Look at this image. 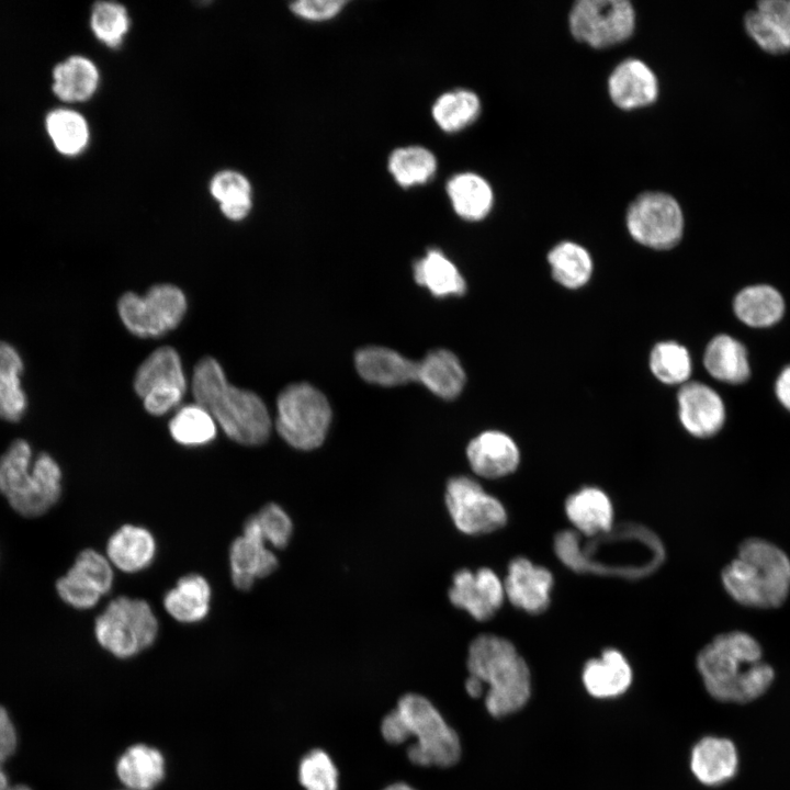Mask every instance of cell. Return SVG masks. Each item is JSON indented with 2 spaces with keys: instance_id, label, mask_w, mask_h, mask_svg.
<instances>
[{
  "instance_id": "cell-32",
  "label": "cell",
  "mask_w": 790,
  "mask_h": 790,
  "mask_svg": "<svg viewBox=\"0 0 790 790\" xmlns=\"http://www.w3.org/2000/svg\"><path fill=\"white\" fill-rule=\"evenodd\" d=\"M447 192L455 213L467 221L483 219L492 210L494 192L486 179L474 172L453 176Z\"/></svg>"
},
{
  "instance_id": "cell-29",
  "label": "cell",
  "mask_w": 790,
  "mask_h": 790,
  "mask_svg": "<svg viewBox=\"0 0 790 790\" xmlns=\"http://www.w3.org/2000/svg\"><path fill=\"white\" fill-rule=\"evenodd\" d=\"M212 589L199 574L181 577L163 597L165 610L181 623H196L210 612Z\"/></svg>"
},
{
  "instance_id": "cell-38",
  "label": "cell",
  "mask_w": 790,
  "mask_h": 790,
  "mask_svg": "<svg viewBox=\"0 0 790 790\" xmlns=\"http://www.w3.org/2000/svg\"><path fill=\"white\" fill-rule=\"evenodd\" d=\"M388 170L402 187L422 184L433 177L437 170V159L425 147H400L391 154Z\"/></svg>"
},
{
  "instance_id": "cell-13",
  "label": "cell",
  "mask_w": 790,
  "mask_h": 790,
  "mask_svg": "<svg viewBox=\"0 0 790 790\" xmlns=\"http://www.w3.org/2000/svg\"><path fill=\"white\" fill-rule=\"evenodd\" d=\"M63 470L47 452L35 455L32 470L21 489L7 503L23 518H38L59 501L63 494Z\"/></svg>"
},
{
  "instance_id": "cell-45",
  "label": "cell",
  "mask_w": 790,
  "mask_h": 790,
  "mask_svg": "<svg viewBox=\"0 0 790 790\" xmlns=\"http://www.w3.org/2000/svg\"><path fill=\"white\" fill-rule=\"evenodd\" d=\"M264 542L275 549H283L289 544L293 524L290 516L279 505L267 504L258 514L253 515Z\"/></svg>"
},
{
  "instance_id": "cell-20",
  "label": "cell",
  "mask_w": 790,
  "mask_h": 790,
  "mask_svg": "<svg viewBox=\"0 0 790 790\" xmlns=\"http://www.w3.org/2000/svg\"><path fill=\"white\" fill-rule=\"evenodd\" d=\"M693 776L703 785L719 786L731 780L738 768L737 749L725 737L706 736L699 740L690 754Z\"/></svg>"
},
{
  "instance_id": "cell-27",
  "label": "cell",
  "mask_w": 790,
  "mask_h": 790,
  "mask_svg": "<svg viewBox=\"0 0 790 790\" xmlns=\"http://www.w3.org/2000/svg\"><path fill=\"white\" fill-rule=\"evenodd\" d=\"M565 512L577 533L594 537L613 528V507L605 492L597 487H584L565 501Z\"/></svg>"
},
{
  "instance_id": "cell-12",
  "label": "cell",
  "mask_w": 790,
  "mask_h": 790,
  "mask_svg": "<svg viewBox=\"0 0 790 790\" xmlns=\"http://www.w3.org/2000/svg\"><path fill=\"white\" fill-rule=\"evenodd\" d=\"M113 580V566L108 557L93 549H84L57 578L55 590L65 605L76 610H89L112 589Z\"/></svg>"
},
{
  "instance_id": "cell-39",
  "label": "cell",
  "mask_w": 790,
  "mask_h": 790,
  "mask_svg": "<svg viewBox=\"0 0 790 790\" xmlns=\"http://www.w3.org/2000/svg\"><path fill=\"white\" fill-rule=\"evenodd\" d=\"M650 369L664 384H685L691 374L692 363L684 346L676 341H662L651 351Z\"/></svg>"
},
{
  "instance_id": "cell-44",
  "label": "cell",
  "mask_w": 790,
  "mask_h": 790,
  "mask_svg": "<svg viewBox=\"0 0 790 790\" xmlns=\"http://www.w3.org/2000/svg\"><path fill=\"white\" fill-rule=\"evenodd\" d=\"M298 780L305 790H337L338 771L328 754L315 748L301 759Z\"/></svg>"
},
{
  "instance_id": "cell-52",
  "label": "cell",
  "mask_w": 790,
  "mask_h": 790,
  "mask_svg": "<svg viewBox=\"0 0 790 790\" xmlns=\"http://www.w3.org/2000/svg\"><path fill=\"white\" fill-rule=\"evenodd\" d=\"M252 206V196L219 204V208L223 215L226 218L236 222L245 219L251 212Z\"/></svg>"
},
{
  "instance_id": "cell-34",
  "label": "cell",
  "mask_w": 790,
  "mask_h": 790,
  "mask_svg": "<svg viewBox=\"0 0 790 790\" xmlns=\"http://www.w3.org/2000/svg\"><path fill=\"white\" fill-rule=\"evenodd\" d=\"M45 127L55 149L64 156H78L89 144V124L76 110L69 108L52 110L46 115Z\"/></svg>"
},
{
  "instance_id": "cell-57",
  "label": "cell",
  "mask_w": 790,
  "mask_h": 790,
  "mask_svg": "<svg viewBox=\"0 0 790 790\" xmlns=\"http://www.w3.org/2000/svg\"><path fill=\"white\" fill-rule=\"evenodd\" d=\"M8 790H32V789L25 785H16V786L10 787Z\"/></svg>"
},
{
  "instance_id": "cell-1",
  "label": "cell",
  "mask_w": 790,
  "mask_h": 790,
  "mask_svg": "<svg viewBox=\"0 0 790 790\" xmlns=\"http://www.w3.org/2000/svg\"><path fill=\"white\" fill-rule=\"evenodd\" d=\"M562 531L554 539L560 560L578 573L644 577L659 567L664 549L659 539L639 524H624L610 531L586 537Z\"/></svg>"
},
{
  "instance_id": "cell-10",
  "label": "cell",
  "mask_w": 790,
  "mask_h": 790,
  "mask_svg": "<svg viewBox=\"0 0 790 790\" xmlns=\"http://www.w3.org/2000/svg\"><path fill=\"white\" fill-rule=\"evenodd\" d=\"M572 35L595 48L628 40L635 27V12L627 0H579L568 16Z\"/></svg>"
},
{
  "instance_id": "cell-33",
  "label": "cell",
  "mask_w": 790,
  "mask_h": 790,
  "mask_svg": "<svg viewBox=\"0 0 790 790\" xmlns=\"http://www.w3.org/2000/svg\"><path fill=\"white\" fill-rule=\"evenodd\" d=\"M417 381L444 399L456 397L465 383L459 359L449 350H435L418 363Z\"/></svg>"
},
{
  "instance_id": "cell-55",
  "label": "cell",
  "mask_w": 790,
  "mask_h": 790,
  "mask_svg": "<svg viewBox=\"0 0 790 790\" xmlns=\"http://www.w3.org/2000/svg\"><path fill=\"white\" fill-rule=\"evenodd\" d=\"M383 790H416V789H414L413 787H410L409 785H407L405 782H395V783L387 786Z\"/></svg>"
},
{
  "instance_id": "cell-5",
  "label": "cell",
  "mask_w": 790,
  "mask_h": 790,
  "mask_svg": "<svg viewBox=\"0 0 790 790\" xmlns=\"http://www.w3.org/2000/svg\"><path fill=\"white\" fill-rule=\"evenodd\" d=\"M721 580L729 596L742 606L777 608L790 594V558L772 542L751 537L722 569Z\"/></svg>"
},
{
  "instance_id": "cell-21",
  "label": "cell",
  "mask_w": 790,
  "mask_h": 790,
  "mask_svg": "<svg viewBox=\"0 0 790 790\" xmlns=\"http://www.w3.org/2000/svg\"><path fill=\"white\" fill-rule=\"evenodd\" d=\"M632 679L629 662L616 648H606L598 658L587 661L582 673L585 689L598 699L623 695L630 688Z\"/></svg>"
},
{
  "instance_id": "cell-22",
  "label": "cell",
  "mask_w": 790,
  "mask_h": 790,
  "mask_svg": "<svg viewBox=\"0 0 790 790\" xmlns=\"http://www.w3.org/2000/svg\"><path fill=\"white\" fill-rule=\"evenodd\" d=\"M356 368L366 382L395 386L417 381L418 363L384 347L360 349L354 358Z\"/></svg>"
},
{
  "instance_id": "cell-4",
  "label": "cell",
  "mask_w": 790,
  "mask_h": 790,
  "mask_svg": "<svg viewBox=\"0 0 790 790\" xmlns=\"http://www.w3.org/2000/svg\"><path fill=\"white\" fill-rule=\"evenodd\" d=\"M469 676L484 687V702L494 718L521 710L531 697L530 669L515 645L498 635L481 634L470 646Z\"/></svg>"
},
{
  "instance_id": "cell-6",
  "label": "cell",
  "mask_w": 790,
  "mask_h": 790,
  "mask_svg": "<svg viewBox=\"0 0 790 790\" xmlns=\"http://www.w3.org/2000/svg\"><path fill=\"white\" fill-rule=\"evenodd\" d=\"M158 629L147 601L120 596L95 618L93 631L102 648L117 658H129L153 645Z\"/></svg>"
},
{
  "instance_id": "cell-30",
  "label": "cell",
  "mask_w": 790,
  "mask_h": 790,
  "mask_svg": "<svg viewBox=\"0 0 790 790\" xmlns=\"http://www.w3.org/2000/svg\"><path fill=\"white\" fill-rule=\"evenodd\" d=\"M703 363L711 376L724 383L741 384L751 374L746 348L724 334L715 336L708 343Z\"/></svg>"
},
{
  "instance_id": "cell-53",
  "label": "cell",
  "mask_w": 790,
  "mask_h": 790,
  "mask_svg": "<svg viewBox=\"0 0 790 790\" xmlns=\"http://www.w3.org/2000/svg\"><path fill=\"white\" fill-rule=\"evenodd\" d=\"M775 393L780 404L790 411V364L783 368L778 375Z\"/></svg>"
},
{
  "instance_id": "cell-56",
  "label": "cell",
  "mask_w": 790,
  "mask_h": 790,
  "mask_svg": "<svg viewBox=\"0 0 790 790\" xmlns=\"http://www.w3.org/2000/svg\"><path fill=\"white\" fill-rule=\"evenodd\" d=\"M10 788L8 777L0 763V790H8Z\"/></svg>"
},
{
  "instance_id": "cell-26",
  "label": "cell",
  "mask_w": 790,
  "mask_h": 790,
  "mask_svg": "<svg viewBox=\"0 0 790 790\" xmlns=\"http://www.w3.org/2000/svg\"><path fill=\"white\" fill-rule=\"evenodd\" d=\"M115 771L127 790H154L165 778L166 760L158 748L138 743L123 752Z\"/></svg>"
},
{
  "instance_id": "cell-37",
  "label": "cell",
  "mask_w": 790,
  "mask_h": 790,
  "mask_svg": "<svg viewBox=\"0 0 790 790\" xmlns=\"http://www.w3.org/2000/svg\"><path fill=\"white\" fill-rule=\"evenodd\" d=\"M481 112L476 93L455 89L441 94L432 105V116L445 132H456L475 121Z\"/></svg>"
},
{
  "instance_id": "cell-49",
  "label": "cell",
  "mask_w": 790,
  "mask_h": 790,
  "mask_svg": "<svg viewBox=\"0 0 790 790\" xmlns=\"http://www.w3.org/2000/svg\"><path fill=\"white\" fill-rule=\"evenodd\" d=\"M346 4L343 0H301L290 4L291 11L311 21H324L336 16Z\"/></svg>"
},
{
  "instance_id": "cell-16",
  "label": "cell",
  "mask_w": 790,
  "mask_h": 790,
  "mask_svg": "<svg viewBox=\"0 0 790 790\" xmlns=\"http://www.w3.org/2000/svg\"><path fill=\"white\" fill-rule=\"evenodd\" d=\"M678 416L682 427L693 437L710 438L725 421V407L721 396L700 382L681 385L677 395Z\"/></svg>"
},
{
  "instance_id": "cell-23",
  "label": "cell",
  "mask_w": 790,
  "mask_h": 790,
  "mask_svg": "<svg viewBox=\"0 0 790 790\" xmlns=\"http://www.w3.org/2000/svg\"><path fill=\"white\" fill-rule=\"evenodd\" d=\"M24 359L11 342L0 340V420L21 421L29 409V395L23 386Z\"/></svg>"
},
{
  "instance_id": "cell-3",
  "label": "cell",
  "mask_w": 790,
  "mask_h": 790,
  "mask_svg": "<svg viewBox=\"0 0 790 790\" xmlns=\"http://www.w3.org/2000/svg\"><path fill=\"white\" fill-rule=\"evenodd\" d=\"M381 733L393 745L415 737L416 742L407 748V757L418 766L448 768L461 757L458 733L436 707L418 693H406L398 700L396 708L382 720Z\"/></svg>"
},
{
  "instance_id": "cell-28",
  "label": "cell",
  "mask_w": 790,
  "mask_h": 790,
  "mask_svg": "<svg viewBox=\"0 0 790 790\" xmlns=\"http://www.w3.org/2000/svg\"><path fill=\"white\" fill-rule=\"evenodd\" d=\"M53 92L67 103L86 102L94 95L100 82L97 65L86 56L72 55L53 69Z\"/></svg>"
},
{
  "instance_id": "cell-35",
  "label": "cell",
  "mask_w": 790,
  "mask_h": 790,
  "mask_svg": "<svg viewBox=\"0 0 790 790\" xmlns=\"http://www.w3.org/2000/svg\"><path fill=\"white\" fill-rule=\"evenodd\" d=\"M417 283L436 296L461 295L466 285L456 267L438 249H430L414 264Z\"/></svg>"
},
{
  "instance_id": "cell-25",
  "label": "cell",
  "mask_w": 790,
  "mask_h": 790,
  "mask_svg": "<svg viewBox=\"0 0 790 790\" xmlns=\"http://www.w3.org/2000/svg\"><path fill=\"white\" fill-rule=\"evenodd\" d=\"M185 376L178 352L171 347L156 349L138 368L134 388L142 398L158 392H185Z\"/></svg>"
},
{
  "instance_id": "cell-46",
  "label": "cell",
  "mask_w": 790,
  "mask_h": 790,
  "mask_svg": "<svg viewBox=\"0 0 790 790\" xmlns=\"http://www.w3.org/2000/svg\"><path fill=\"white\" fill-rule=\"evenodd\" d=\"M775 678L774 668L761 661L746 666L738 675L734 687L736 703L751 702L763 696Z\"/></svg>"
},
{
  "instance_id": "cell-14",
  "label": "cell",
  "mask_w": 790,
  "mask_h": 790,
  "mask_svg": "<svg viewBox=\"0 0 790 790\" xmlns=\"http://www.w3.org/2000/svg\"><path fill=\"white\" fill-rule=\"evenodd\" d=\"M448 595L454 607L465 610L477 621L494 617L506 597L504 583L486 567L476 572L466 568L455 572Z\"/></svg>"
},
{
  "instance_id": "cell-31",
  "label": "cell",
  "mask_w": 790,
  "mask_h": 790,
  "mask_svg": "<svg viewBox=\"0 0 790 790\" xmlns=\"http://www.w3.org/2000/svg\"><path fill=\"white\" fill-rule=\"evenodd\" d=\"M736 317L745 325L765 328L777 324L785 313L782 295L772 286L757 284L741 290L733 301Z\"/></svg>"
},
{
  "instance_id": "cell-19",
  "label": "cell",
  "mask_w": 790,
  "mask_h": 790,
  "mask_svg": "<svg viewBox=\"0 0 790 790\" xmlns=\"http://www.w3.org/2000/svg\"><path fill=\"white\" fill-rule=\"evenodd\" d=\"M466 455L472 471L489 479L515 472L520 460L516 442L497 430L485 431L472 439Z\"/></svg>"
},
{
  "instance_id": "cell-54",
  "label": "cell",
  "mask_w": 790,
  "mask_h": 790,
  "mask_svg": "<svg viewBox=\"0 0 790 790\" xmlns=\"http://www.w3.org/2000/svg\"><path fill=\"white\" fill-rule=\"evenodd\" d=\"M465 690L472 698H481L484 695L483 685L471 676L465 680Z\"/></svg>"
},
{
  "instance_id": "cell-8",
  "label": "cell",
  "mask_w": 790,
  "mask_h": 790,
  "mask_svg": "<svg viewBox=\"0 0 790 790\" xmlns=\"http://www.w3.org/2000/svg\"><path fill=\"white\" fill-rule=\"evenodd\" d=\"M125 327L138 337H158L174 329L182 320L187 300L172 284H157L139 296L127 292L117 303Z\"/></svg>"
},
{
  "instance_id": "cell-43",
  "label": "cell",
  "mask_w": 790,
  "mask_h": 790,
  "mask_svg": "<svg viewBox=\"0 0 790 790\" xmlns=\"http://www.w3.org/2000/svg\"><path fill=\"white\" fill-rule=\"evenodd\" d=\"M748 35L764 50L781 54L790 50V29L755 9L744 18Z\"/></svg>"
},
{
  "instance_id": "cell-24",
  "label": "cell",
  "mask_w": 790,
  "mask_h": 790,
  "mask_svg": "<svg viewBox=\"0 0 790 790\" xmlns=\"http://www.w3.org/2000/svg\"><path fill=\"white\" fill-rule=\"evenodd\" d=\"M156 549L155 538L148 529L124 524L108 540L105 556L117 569L136 573L151 564Z\"/></svg>"
},
{
  "instance_id": "cell-41",
  "label": "cell",
  "mask_w": 790,
  "mask_h": 790,
  "mask_svg": "<svg viewBox=\"0 0 790 790\" xmlns=\"http://www.w3.org/2000/svg\"><path fill=\"white\" fill-rule=\"evenodd\" d=\"M90 26L102 44L117 48L123 44L131 29V18L122 3L98 1L91 9Z\"/></svg>"
},
{
  "instance_id": "cell-36",
  "label": "cell",
  "mask_w": 790,
  "mask_h": 790,
  "mask_svg": "<svg viewBox=\"0 0 790 790\" xmlns=\"http://www.w3.org/2000/svg\"><path fill=\"white\" fill-rule=\"evenodd\" d=\"M553 279L567 289L585 285L592 273V260L586 248L573 242L561 241L548 253Z\"/></svg>"
},
{
  "instance_id": "cell-42",
  "label": "cell",
  "mask_w": 790,
  "mask_h": 790,
  "mask_svg": "<svg viewBox=\"0 0 790 790\" xmlns=\"http://www.w3.org/2000/svg\"><path fill=\"white\" fill-rule=\"evenodd\" d=\"M169 430L183 445H203L216 436V425L211 415L198 404L182 407L170 420Z\"/></svg>"
},
{
  "instance_id": "cell-9",
  "label": "cell",
  "mask_w": 790,
  "mask_h": 790,
  "mask_svg": "<svg viewBox=\"0 0 790 790\" xmlns=\"http://www.w3.org/2000/svg\"><path fill=\"white\" fill-rule=\"evenodd\" d=\"M625 224L639 244L656 250L675 247L682 237L684 215L677 200L664 192H644L629 205Z\"/></svg>"
},
{
  "instance_id": "cell-40",
  "label": "cell",
  "mask_w": 790,
  "mask_h": 790,
  "mask_svg": "<svg viewBox=\"0 0 790 790\" xmlns=\"http://www.w3.org/2000/svg\"><path fill=\"white\" fill-rule=\"evenodd\" d=\"M35 455L31 443L23 438L14 439L0 455V494L5 500L24 484Z\"/></svg>"
},
{
  "instance_id": "cell-48",
  "label": "cell",
  "mask_w": 790,
  "mask_h": 790,
  "mask_svg": "<svg viewBox=\"0 0 790 790\" xmlns=\"http://www.w3.org/2000/svg\"><path fill=\"white\" fill-rule=\"evenodd\" d=\"M713 641L743 665H752L761 661V646L747 632L730 631L721 633Z\"/></svg>"
},
{
  "instance_id": "cell-2",
  "label": "cell",
  "mask_w": 790,
  "mask_h": 790,
  "mask_svg": "<svg viewBox=\"0 0 790 790\" xmlns=\"http://www.w3.org/2000/svg\"><path fill=\"white\" fill-rule=\"evenodd\" d=\"M192 392L195 404L204 408L235 442L259 445L268 440L271 419L264 403L253 392L227 382L215 359L206 357L198 362Z\"/></svg>"
},
{
  "instance_id": "cell-15",
  "label": "cell",
  "mask_w": 790,
  "mask_h": 790,
  "mask_svg": "<svg viewBox=\"0 0 790 790\" xmlns=\"http://www.w3.org/2000/svg\"><path fill=\"white\" fill-rule=\"evenodd\" d=\"M278 564V558L264 542L253 516L249 517L242 534L236 538L229 548L234 586L239 590H249L256 579L272 574Z\"/></svg>"
},
{
  "instance_id": "cell-50",
  "label": "cell",
  "mask_w": 790,
  "mask_h": 790,
  "mask_svg": "<svg viewBox=\"0 0 790 790\" xmlns=\"http://www.w3.org/2000/svg\"><path fill=\"white\" fill-rule=\"evenodd\" d=\"M18 737L15 727L7 712L0 706V763L3 764L15 752Z\"/></svg>"
},
{
  "instance_id": "cell-17",
  "label": "cell",
  "mask_w": 790,
  "mask_h": 790,
  "mask_svg": "<svg viewBox=\"0 0 790 790\" xmlns=\"http://www.w3.org/2000/svg\"><path fill=\"white\" fill-rule=\"evenodd\" d=\"M505 596L516 607L531 614L543 612L550 605L553 576L549 569L526 557H516L505 578Z\"/></svg>"
},
{
  "instance_id": "cell-11",
  "label": "cell",
  "mask_w": 790,
  "mask_h": 790,
  "mask_svg": "<svg viewBox=\"0 0 790 790\" xmlns=\"http://www.w3.org/2000/svg\"><path fill=\"white\" fill-rule=\"evenodd\" d=\"M445 505L454 526L465 534L489 533L507 521L503 504L469 476L449 479Z\"/></svg>"
},
{
  "instance_id": "cell-7",
  "label": "cell",
  "mask_w": 790,
  "mask_h": 790,
  "mask_svg": "<svg viewBox=\"0 0 790 790\" xmlns=\"http://www.w3.org/2000/svg\"><path fill=\"white\" fill-rule=\"evenodd\" d=\"M275 427L290 445L313 450L325 440L331 418L325 395L307 383L286 386L276 402Z\"/></svg>"
},
{
  "instance_id": "cell-47",
  "label": "cell",
  "mask_w": 790,
  "mask_h": 790,
  "mask_svg": "<svg viewBox=\"0 0 790 790\" xmlns=\"http://www.w3.org/2000/svg\"><path fill=\"white\" fill-rule=\"evenodd\" d=\"M210 193L218 204H224L252 196V188L248 178L237 170L226 169L213 176Z\"/></svg>"
},
{
  "instance_id": "cell-18",
  "label": "cell",
  "mask_w": 790,
  "mask_h": 790,
  "mask_svg": "<svg viewBox=\"0 0 790 790\" xmlns=\"http://www.w3.org/2000/svg\"><path fill=\"white\" fill-rule=\"evenodd\" d=\"M658 79L643 60L628 58L616 66L608 78V93L622 110L647 106L656 101Z\"/></svg>"
},
{
  "instance_id": "cell-51",
  "label": "cell",
  "mask_w": 790,
  "mask_h": 790,
  "mask_svg": "<svg viewBox=\"0 0 790 790\" xmlns=\"http://www.w3.org/2000/svg\"><path fill=\"white\" fill-rule=\"evenodd\" d=\"M757 10L790 29V0H761Z\"/></svg>"
}]
</instances>
